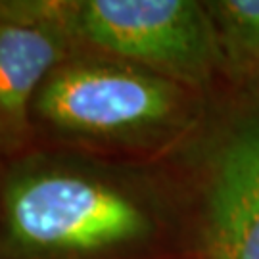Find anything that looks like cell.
Here are the masks:
<instances>
[{
    "mask_svg": "<svg viewBox=\"0 0 259 259\" xmlns=\"http://www.w3.org/2000/svg\"><path fill=\"white\" fill-rule=\"evenodd\" d=\"M71 52L69 40L56 31L0 19V157L6 161L37 150L31 123L35 94Z\"/></svg>",
    "mask_w": 259,
    "mask_h": 259,
    "instance_id": "277c9868",
    "label": "cell"
},
{
    "mask_svg": "<svg viewBox=\"0 0 259 259\" xmlns=\"http://www.w3.org/2000/svg\"><path fill=\"white\" fill-rule=\"evenodd\" d=\"M207 257L259 259V123L221 150L207 204Z\"/></svg>",
    "mask_w": 259,
    "mask_h": 259,
    "instance_id": "5b68a950",
    "label": "cell"
},
{
    "mask_svg": "<svg viewBox=\"0 0 259 259\" xmlns=\"http://www.w3.org/2000/svg\"><path fill=\"white\" fill-rule=\"evenodd\" d=\"M179 83L115 58L75 50L38 87L31 123L42 139L81 144H140L173 127Z\"/></svg>",
    "mask_w": 259,
    "mask_h": 259,
    "instance_id": "3957f363",
    "label": "cell"
},
{
    "mask_svg": "<svg viewBox=\"0 0 259 259\" xmlns=\"http://www.w3.org/2000/svg\"><path fill=\"white\" fill-rule=\"evenodd\" d=\"M232 47L259 52V0H223L209 4Z\"/></svg>",
    "mask_w": 259,
    "mask_h": 259,
    "instance_id": "8992f818",
    "label": "cell"
},
{
    "mask_svg": "<svg viewBox=\"0 0 259 259\" xmlns=\"http://www.w3.org/2000/svg\"><path fill=\"white\" fill-rule=\"evenodd\" d=\"M0 19L56 31L75 50L179 84L205 81L221 58L211 12L194 0H0Z\"/></svg>",
    "mask_w": 259,
    "mask_h": 259,
    "instance_id": "7a4b0ae2",
    "label": "cell"
},
{
    "mask_svg": "<svg viewBox=\"0 0 259 259\" xmlns=\"http://www.w3.org/2000/svg\"><path fill=\"white\" fill-rule=\"evenodd\" d=\"M156 229L139 194L50 150L0 169V259H106Z\"/></svg>",
    "mask_w": 259,
    "mask_h": 259,
    "instance_id": "6da1fadb",
    "label": "cell"
}]
</instances>
